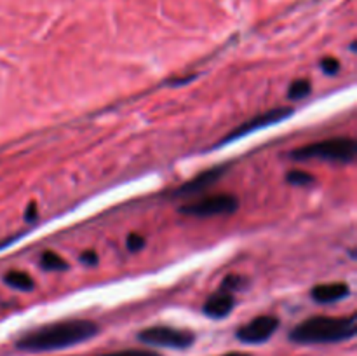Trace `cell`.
Returning a JSON list of instances; mask_svg holds the SVG:
<instances>
[{"label": "cell", "instance_id": "3957f363", "mask_svg": "<svg viewBox=\"0 0 357 356\" xmlns=\"http://www.w3.org/2000/svg\"><path fill=\"white\" fill-rule=\"evenodd\" d=\"M357 143L354 138L349 136H337V138L323 140V142L309 143V145L298 147L291 152V157L296 161L323 159L333 161V163L349 164L356 159Z\"/></svg>", "mask_w": 357, "mask_h": 356}, {"label": "cell", "instance_id": "5b68a950", "mask_svg": "<svg viewBox=\"0 0 357 356\" xmlns=\"http://www.w3.org/2000/svg\"><path fill=\"white\" fill-rule=\"evenodd\" d=\"M143 344L155 346V348L187 349L195 342V335L188 330H180L173 327H150L138 334Z\"/></svg>", "mask_w": 357, "mask_h": 356}, {"label": "cell", "instance_id": "277c9868", "mask_svg": "<svg viewBox=\"0 0 357 356\" xmlns=\"http://www.w3.org/2000/svg\"><path fill=\"white\" fill-rule=\"evenodd\" d=\"M237 208H239V199L234 194H213L185 202L183 206H180V213L208 218V216L230 215V213H236Z\"/></svg>", "mask_w": 357, "mask_h": 356}, {"label": "cell", "instance_id": "d6986e66", "mask_svg": "<svg viewBox=\"0 0 357 356\" xmlns=\"http://www.w3.org/2000/svg\"><path fill=\"white\" fill-rule=\"evenodd\" d=\"M80 258H82V262H86V264H89V265H94L98 262V255L94 253L93 250L84 251V253L80 255Z\"/></svg>", "mask_w": 357, "mask_h": 356}, {"label": "cell", "instance_id": "52a82bcc", "mask_svg": "<svg viewBox=\"0 0 357 356\" xmlns=\"http://www.w3.org/2000/svg\"><path fill=\"white\" fill-rule=\"evenodd\" d=\"M279 320L275 316H257L237 330V339L244 344H264L278 332Z\"/></svg>", "mask_w": 357, "mask_h": 356}, {"label": "cell", "instance_id": "8fae6325", "mask_svg": "<svg viewBox=\"0 0 357 356\" xmlns=\"http://www.w3.org/2000/svg\"><path fill=\"white\" fill-rule=\"evenodd\" d=\"M6 283L9 286H13V288L16 290H21V292H30L31 288L35 286V281L31 279L30 274H26V272L23 271H10L6 274Z\"/></svg>", "mask_w": 357, "mask_h": 356}, {"label": "cell", "instance_id": "4fadbf2b", "mask_svg": "<svg viewBox=\"0 0 357 356\" xmlns=\"http://www.w3.org/2000/svg\"><path fill=\"white\" fill-rule=\"evenodd\" d=\"M310 91H312V84L307 79H298L295 82H291L288 89V98L289 100H302V98L309 96Z\"/></svg>", "mask_w": 357, "mask_h": 356}, {"label": "cell", "instance_id": "5bb4252c", "mask_svg": "<svg viewBox=\"0 0 357 356\" xmlns=\"http://www.w3.org/2000/svg\"><path fill=\"white\" fill-rule=\"evenodd\" d=\"M286 180H288L291 185H296V187H305V185L314 184L316 178H314V175L307 173V171L293 170L286 175Z\"/></svg>", "mask_w": 357, "mask_h": 356}, {"label": "cell", "instance_id": "e0dca14e", "mask_svg": "<svg viewBox=\"0 0 357 356\" xmlns=\"http://www.w3.org/2000/svg\"><path fill=\"white\" fill-rule=\"evenodd\" d=\"M145 237L142 234H129L128 237V248L131 251H139L143 246H145Z\"/></svg>", "mask_w": 357, "mask_h": 356}, {"label": "cell", "instance_id": "9c48e42d", "mask_svg": "<svg viewBox=\"0 0 357 356\" xmlns=\"http://www.w3.org/2000/svg\"><path fill=\"white\" fill-rule=\"evenodd\" d=\"M234 306H236V299H234L232 293L222 290V292L213 293V295L206 300L204 309L202 311H204L206 316L213 318V320H222V318L229 316V314L232 313Z\"/></svg>", "mask_w": 357, "mask_h": 356}, {"label": "cell", "instance_id": "ffe728a7", "mask_svg": "<svg viewBox=\"0 0 357 356\" xmlns=\"http://www.w3.org/2000/svg\"><path fill=\"white\" fill-rule=\"evenodd\" d=\"M24 216H26L28 222H31V220L37 218V206H35V205L28 206V209H26V213H24Z\"/></svg>", "mask_w": 357, "mask_h": 356}, {"label": "cell", "instance_id": "8992f818", "mask_svg": "<svg viewBox=\"0 0 357 356\" xmlns=\"http://www.w3.org/2000/svg\"><path fill=\"white\" fill-rule=\"evenodd\" d=\"M291 115H293V108L291 107L271 108V110L264 112V114L255 115L253 119H250V121H246L244 124H241L239 128H236L234 131H230L229 135H227L225 138H223L222 142L218 143V145L220 147L227 145V143L236 142V140H239V138H244V136L251 135V133L260 131V129L268 128V126L279 124V122L286 121V119L291 117Z\"/></svg>", "mask_w": 357, "mask_h": 356}, {"label": "cell", "instance_id": "7a4b0ae2", "mask_svg": "<svg viewBox=\"0 0 357 356\" xmlns=\"http://www.w3.org/2000/svg\"><path fill=\"white\" fill-rule=\"evenodd\" d=\"M356 316H312L296 325L289 339L296 344H337L356 335Z\"/></svg>", "mask_w": 357, "mask_h": 356}, {"label": "cell", "instance_id": "2e32d148", "mask_svg": "<svg viewBox=\"0 0 357 356\" xmlns=\"http://www.w3.org/2000/svg\"><path fill=\"white\" fill-rule=\"evenodd\" d=\"M321 66H323L324 73H328V75H335V73H338V70H340V61H338L337 58H324L323 61H321Z\"/></svg>", "mask_w": 357, "mask_h": 356}, {"label": "cell", "instance_id": "9a60e30c", "mask_svg": "<svg viewBox=\"0 0 357 356\" xmlns=\"http://www.w3.org/2000/svg\"><path fill=\"white\" fill-rule=\"evenodd\" d=\"M100 356H160L159 353L149 351V349H124V351H114L107 353V355Z\"/></svg>", "mask_w": 357, "mask_h": 356}, {"label": "cell", "instance_id": "7c38bea8", "mask_svg": "<svg viewBox=\"0 0 357 356\" xmlns=\"http://www.w3.org/2000/svg\"><path fill=\"white\" fill-rule=\"evenodd\" d=\"M40 265L45 271H65V269H68L65 258L59 257L56 251H44L40 257Z\"/></svg>", "mask_w": 357, "mask_h": 356}, {"label": "cell", "instance_id": "44dd1931", "mask_svg": "<svg viewBox=\"0 0 357 356\" xmlns=\"http://www.w3.org/2000/svg\"><path fill=\"white\" fill-rule=\"evenodd\" d=\"M222 356H250V355H246V353L234 351V353H227V355H222Z\"/></svg>", "mask_w": 357, "mask_h": 356}, {"label": "cell", "instance_id": "30bf717a", "mask_svg": "<svg viewBox=\"0 0 357 356\" xmlns=\"http://www.w3.org/2000/svg\"><path fill=\"white\" fill-rule=\"evenodd\" d=\"M351 293L347 283H326L312 288V299L319 304H333L345 299Z\"/></svg>", "mask_w": 357, "mask_h": 356}, {"label": "cell", "instance_id": "6da1fadb", "mask_svg": "<svg viewBox=\"0 0 357 356\" xmlns=\"http://www.w3.org/2000/svg\"><path fill=\"white\" fill-rule=\"evenodd\" d=\"M98 332H100L98 325L89 320L56 321L24 334L23 337L17 339L16 348L31 353L56 351L89 341L98 335Z\"/></svg>", "mask_w": 357, "mask_h": 356}, {"label": "cell", "instance_id": "ba28073f", "mask_svg": "<svg viewBox=\"0 0 357 356\" xmlns=\"http://www.w3.org/2000/svg\"><path fill=\"white\" fill-rule=\"evenodd\" d=\"M227 171H229V164L209 168V170L202 171V173H199L197 177L192 178V180L185 181L183 185H180V187L173 192V198L187 199V198H192V195L202 194V192L211 188L215 184H218Z\"/></svg>", "mask_w": 357, "mask_h": 356}, {"label": "cell", "instance_id": "ac0fdd59", "mask_svg": "<svg viewBox=\"0 0 357 356\" xmlns=\"http://www.w3.org/2000/svg\"><path fill=\"white\" fill-rule=\"evenodd\" d=\"M243 285H244L243 278H239V276H229V278L223 281V290H225V292H230V290L236 292V290H239V286Z\"/></svg>", "mask_w": 357, "mask_h": 356}]
</instances>
